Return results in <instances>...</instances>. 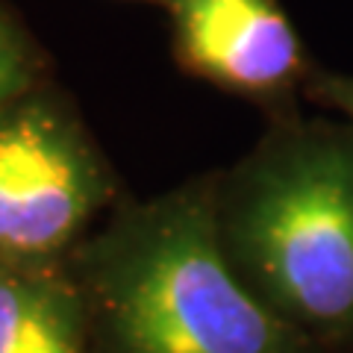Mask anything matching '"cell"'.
Wrapping results in <instances>:
<instances>
[{
	"label": "cell",
	"mask_w": 353,
	"mask_h": 353,
	"mask_svg": "<svg viewBox=\"0 0 353 353\" xmlns=\"http://www.w3.org/2000/svg\"><path fill=\"white\" fill-rule=\"evenodd\" d=\"M212 192L241 283L315 345L353 341V127L283 124Z\"/></svg>",
	"instance_id": "7a4b0ae2"
},
{
	"label": "cell",
	"mask_w": 353,
	"mask_h": 353,
	"mask_svg": "<svg viewBox=\"0 0 353 353\" xmlns=\"http://www.w3.org/2000/svg\"><path fill=\"white\" fill-rule=\"evenodd\" d=\"M162 3H165V0H162Z\"/></svg>",
	"instance_id": "ba28073f"
},
{
	"label": "cell",
	"mask_w": 353,
	"mask_h": 353,
	"mask_svg": "<svg viewBox=\"0 0 353 353\" xmlns=\"http://www.w3.org/2000/svg\"><path fill=\"white\" fill-rule=\"evenodd\" d=\"M39 59L30 39L0 9V112L36 88Z\"/></svg>",
	"instance_id": "8992f818"
},
{
	"label": "cell",
	"mask_w": 353,
	"mask_h": 353,
	"mask_svg": "<svg viewBox=\"0 0 353 353\" xmlns=\"http://www.w3.org/2000/svg\"><path fill=\"white\" fill-rule=\"evenodd\" d=\"M92 324L59 262H0V353H88Z\"/></svg>",
	"instance_id": "5b68a950"
},
{
	"label": "cell",
	"mask_w": 353,
	"mask_h": 353,
	"mask_svg": "<svg viewBox=\"0 0 353 353\" xmlns=\"http://www.w3.org/2000/svg\"><path fill=\"white\" fill-rule=\"evenodd\" d=\"M112 197V174L59 97L0 112V262H59Z\"/></svg>",
	"instance_id": "3957f363"
},
{
	"label": "cell",
	"mask_w": 353,
	"mask_h": 353,
	"mask_svg": "<svg viewBox=\"0 0 353 353\" xmlns=\"http://www.w3.org/2000/svg\"><path fill=\"white\" fill-rule=\"evenodd\" d=\"M315 88L330 106H336L341 115H347L350 127H353V77L321 74L315 80Z\"/></svg>",
	"instance_id": "52a82bcc"
},
{
	"label": "cell",
	"mask_w": 353,
	"mask_h": 353,
	"mask_svg": "<svg viewBox=\"0 0 353 353\" xmlns=\"http://www.w3.org/2000/svg\"><path fill=\"white\" fill-rule=\"evenodd\" d=\"M185 71L224 92L274 101L303 77V44L277 0H165Z\"/></svg>",
	"instance_id": "277c9868"
},
{
	"label": "cell",
	"mask_w": 353,
	"mask_h": 353,
	"mask_svg": "<svg viewBox=\"0 0 353 353\" xmlns=\"http://www.w3.org/2000/svg\"><path fill=\"white\" fill-rule=\"evenodd\" d=\"M74 280L103 353H312L233 271L212 180L124 206L74 250Z\"/></svg>",
	"instance_id": "6da1fadb"
}]
</instances>
